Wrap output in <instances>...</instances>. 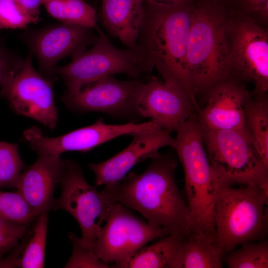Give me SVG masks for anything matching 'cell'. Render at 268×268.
<instances>
[{
    "instance_id": "d590c367",
    "label": "cell",
    "mask_w": 268,
    "mask_h": 268,
    "mask_svg": "<svg viewBox=\"0 0 268 268\" xmlns=\"http://www.w3.org/2000/svg\"></svg>"
},
{
    "instance_id": "44dd1931",
    "label": "cell",
    "mask_w": 268,
    "mask_h": 268,
    "mask_svg": "<svg viewBox=\"0 0 268 268\" xmlns=\"http://www.w3.org/2000/svg\"><path fill=\"white\" fill-rule=\"evenodd\" d=\"M224 256L215 241L190 231L185 235L180 268H220Z\"/></svg>"
},
{
    "instance_id": "2e32d148",
    "label": "cell",
    "mask_w": 268,
    "mask_h": 268,
    "mask_svg": "<svg viewBox=\"0 0 268 268\" xmlns=\"http://www.w3.org/2000/svg\"><path fill=\"white\" fill-rule=\"evenodd\" d=\"M195 110L185 92L156 78L145 84L138 105L140 117L149 118L161 129L171 133L194 116Z\"/></svg>"
},
{
    "instance_id": "1f68e13d",
    "label": "cell",
    "mask_w": 268,
    "mask_h": 268,
    "mask_svg": "<svg viewBox=\"0 0 268 268\" xmlns=\"http://www.w3.org/2000/svg\"><path fill=\"white\" fill-rule=\"evenodd\" d=\"M239 7V10L248 15L257 14L261 9L268 4V0H231Z\"/></svg>"
},
{
    "instance_id": "e575fe53",
    "label": "cell",
    "mask_w": 268,
    "mask_h": 268,
    "mask_svg": "<svg viewBox=\"0 0 268 268\" xmlns=\"http://www.w3.org/2000/svg\"><path fill=\"white\" fill-rule=\"evenodd\" d=\"M215 0L222 3V2H225V1H229V0Z\"/></svg>"
},
{
    "instance_id": "6da1fadb",
    "label": "cell",
    "mask_w": 268,
    "mask_h": 268,
    "mask_svg": "<svg viewBox=\"0 0 268 268\" xmlns=\"http://www.w3.org/2000/svg\"><path fill=\"white\" fill-rule=\"evenodd\" d=\"M142 173L132 171L103 191L114 202L140 212L151 225L170 233L190 232V211L177 186V160L169 154L157 153Z\"/></svg>"
},
{
    "instance_id": "d6986e66",
    "label": "cell",
    "mask_w": 268,
    "mask_h": 268,
    "mask_svg": "<svg viewBox=\"0 0 268 268\" xmlns=\"http://www.w3.org/2000/svg\"><path fill=\"white\" fill-rule=\"evenodd\" d=\"M102 23L107 31L134 49L143 15L144 0H102Z\"/></svg>"
},
{
    "instance_id": "83f0119b",
    "label": "cell",
    "mask_w": 268,
    "mask_h": 268,
    "mask_svg": "<svg viewBox=\"0 0 268 268\" xmlns=\"http://www.w3.org/2000/svg\"><path fill=\"white\" fill-rule=\"evenodd\" d=\"M39 19V16L30 14L12 0H0V29H24Z\"/></svg>"
},
{
    "instance_id": "f546056e",
    "label": "cell",
    "mask_w": 268,
    "mask_h": 268,
    "mask_svg": "<svg viewBox=\"0 0 268 268\" xmlns=\"http://www.w3.org/2000/svg\"><path fill=\"white\" fill-rule=\"evenodd\" d=\"M27 226L0 217V257L18 245L28 232Z\"/></svg>"
},
{
    "instance_id": "4dcf8cb0",
    "label": "cell",
    "mask_w": 268,
    "mask_h": 268,
    "mask_svg": "<svg viewBox=\"0 0 268 268\" xmlns=\"http://www.w3.org/2000/svg\"><path fill=\"white\" fill-rule=\"evenodd\" d=\"M24 62L0 41V91L7 78L17 72Z\"/></svg>"
},
{
    "instance_id": "8992f818",
    "label": "cell",
    "mask_w": 268,
    "mask_h": 268,
    "mask_svg": "<svg viewBox=\"0 0 268 268\" xmlns=\"http://www.w3.org/2000/svg\"><path fill=\"white\" fill-rule=\"evenodd\" d=\"M201 129L207 157L218 180L229 186H256L268 192V167L249 134Z\"/></svg>"
},
{
    "instance_id": "cb8c5ba5",
    "label": "cell",
    "mask_w": 268,
    "mask_h": 268,
    "mask_svg": "<svg viewBox=\"0 0 268 268\" xmlns=\"http://www.w3.org/2000/svg\"><path fill=\"white\" fill-rule=\"evenodd\" d=\"M47 214L37 216L33 231L27 241L17 267L22 268H42L44 266L47 232Z\"/></svg>"
},
{
    "instance_id": "52a82bcc",
    "label": "cell",
    "mask_w": 268,
    "mask_h": 268,
    "mask_svg": "<svg viewBox=\"0 0 268 268\" xmlns=\"http://www.w3.org/2000/svg\"><path fill=\"white\" fill-rule=\"evenodd\" d=\"M225 34L230 77L254 82L252 95L268 90V31L250 15L237 10L229 12Z\"/></svg>"
},
{
    "instance_id": "ac0fdd59",
    "label": "cell",
    "mask_w": 268,
    "mask_h": 268,
    "mask_svg": "<svg viewBox=\"0 0 268 268\" xmlns=\"http://www.w3.org/2000/svg\"><path fill=\"white\" fill-rule=\"evenodd\" d=\"M38 156L21 173L15 187L37 216L53 209L54 193L60 183L64 163L60 157Z\"/></svg>"
},
{
    "instance_id": "4fadbf2b",
    "label": "cell",
    "mask_w": 268,
    "mask_h": 268,
    "mask_svg": "<svg viewBox=\"0 0 268 268\" xmlns=\"http://www.w3.org/2000/svg\"><path fill=\"white\" fill-rule=\"evenodd\" d=\"M145 84L108 76L83 86L78 92L66 93L62 100L70 110L99 112L114 117L138 116V105Z\"/></svg>"
},
{
    "instance_id": "d4e9b609",
    "label": "cell",
    "mask_w": 268,
    "mask_h": 268,
    "mask_svg": "<svg viewBox=\"0 0 268 268\" xmlns=\"http://www.w3.org/2000/svg\"><path fill=\"white\" fill-rule=\"evenodd\" d=\"M239 248L225 254L224 261L229 268H268V243L266 240L243 243Z\"/></svg>"
},
{
    "instance_id": "484cf974",
    "label": "cell",
    "mask_w": 268,
    "mask_h": 268,
    "mask_svg": "<svg viewBox=\"0 0 268 268\" xmlns=\"http://www.w3.org/2000/svg\"><path fill=\"white\" fill-rule=\"evenodd\" d=\"M37 216L18 191H0V217L13 222L28 225Z\"/></svg>"
},
{
    "instance_id": "9a60e30c",
    "label": "cell",
    "mask_w": 268,
    "mask_h": 268,
    "mask_svg": "<svg viewBox=\"0 0 268 268\" xmlns=\"http://www.w3.org/2000/svg\"><path fill=\"white\" fill-rule=\"evenodd\" d=\"M203 95L205 102L197 116L201 128L236 130L249 134L244 105L251 94L242 82L227 78L212 86Z\"/></svg>"
},
{
    "instance_id": "7402d4cb",
    "label": "cell",
    "mask_w": 268,
    "mask_h": 268,
    "mask_svg": "<svg viewBox=\"0 0 268 268\" xmlns=\"http://www.w3.org/2000/svg\"><path fill=\"white\" fill-rule=\"evenodd\" d=\"M246 128L251 140L268 167V101L267 96L251 94L244 105Z\"/></svg>"
},
{
    "instance_id": "ffe728a7",
    "label": "cell",
    "mask_w": 268,
    "mask_h": 268,
    "mask_svg": "<svg viewBox=\"0 0 268 268\" xmlns=\"http://www.w3.org/2000/svg\"><path fill=\"white\" fill-rule=\"evenodd\" d=\"M186 234L172 233L144 246L126 261L113 265L122 268H180Z\"/></svg>"
},
{
    "instance_id": "d6a6232c",
    "label": "cell",
    "mask_w": 268,
    "mask_h": 268,
    "mask_svg": "<svg viewBox=\"0 0 268 268\" xmlns=\"http://www.w3.org/2000/svg\"><path fill=\"white\" fill-rule=\"evenodd\" d=\"M30 14L39 16L42 0H12Z\"/></svg>"
},
{
    "instance_id": "7c38bea8",
    "label": "cell",
    "mask_w": 268,
    "mask_h": 268,
    "mask_svg": "<svg viewBox=\"0 0 268 268\" xmlns=\"http://www.w3.org/2000/svg\"><path fill=\"white\" fill-rule=\"evenodd\" d=\"M151 120L142 123L107 124L103 119L95 123L57 137L45 136L36 127L26 129L24 139L38 155L60 157L67 151L86 152L114 138L124 135H132L139 132L157 129Z\"/></svg>"
},
{
    "instance_id": "5b68a950",
    "label": "cell",
    "mask_w": 268,
    "mask_h": 268,
    "mask_svg": "<svg viewBox=\"0 0 268 268\" xmlns=\"http://www.w3.org/2000/svg\"><path fill=\"white\" fill-rule=\"evenodd\" d=\"M268 192L253 185L234 188L217 180L215 242L224 255L241 244L261 241L268 228Z\"/></svg>"
},
{
    "instance_id": "603a6c76",
    "label": "cell",
    "mask_w": 268,
    "mask_h": 268,
    "mask_svg": "<svg viewBox=\"0 0 268 268\" xmlns=\"http://www.w3.org/2000/svg\"><path fill=\"white\" fill-rule=\"evenodd\" d=\"M48 13L62 23L89 27L96 31L95 10L84 0H42Z\"/></svg>"
},
{
    "instance_id": "e0dca14e",
    "label": "cell",
    "mask_w": 268,
    "mask_h": 268,
    "mask_svg": "<svg viewBox=\"0 0 268 268\" xmlns=\"http://www.w3.org/2000/svg\"><path fill=\"white\" fill-rule=\"evenodd\" d=\"M171 134L164 129L137 132L132 135L131 143L120 152L104 161L89 164L95 175L96 185L119 182L136 164L151 158L163 147H172L174 137Z\"/></svg>"
},
{
    "instance_id": "7a4b0ae2",
    "label": "cell",
    "mask_w": 268,
    "mask_h": 268,
    "mask_svg": "<svg viewBox=\"0 0 268 268\" xmlns=\"http://www.w3.org/2000/svg\"><path fill=\"white\" fill-rule=\"evenodd\" d=\"M144 5V15L133 50L145 72L155 68L164 81L197 101L188 72L187 47L194 8L192 3L170 6Z\"/></svg>"
},
{
    "instance_id": "ba28073f",
    "label": "cell",
    "mask_w": 268,
    "mask_h": 268,
    "mask_svg": "<svg viewBox=\"0 0 268 268\" xmlns=\"http://www.w3.org/2000/svg\"><path fill=\"white\" fill-rule=\"evenodd\" d=\"M97 32L98 38L89 50L76 54L70 63L55 69V74L64 81L66 93L75 94L88 84L114 74L135 78L143 73L133 50L118 49L100 28Z\"/></svg>"
},
{
    "instance_id": "277c9868",
    "label": "cell",
    "mask_w": 268,
    "mask_h": 268,
    "mask_svg": "<svg viewBox=\"0 0 268 268\" xmlns=\"http://www.w3.org/2000/svg\"><path fill=\"white\" fill-rule=\"evenodd\" d=\"M176 132L172 147L184 169L190 231L215 241L214 205L217 179L205 151L201 127L194 116Z\"/></svg>"
},
{
    "instance_id": "30bf717a",
    "label": "cell",
    "mask_w": 268,
    "mask_h": 268,
    "mask_svg": "<svg viewBox=\"0 0 268 268\" xmlns=\"http://www.w3.org/2000/svg\"><path fill=\"white\" fill-rule=\"evenodd\" d=\"M105 221L98 232L93 251L107 264L126 261L148 242L170 234L164 228L139 219L119 202L111 205Z\"/></svg>"
},
{
    "instance_id": "3957f363",
    "label": "cell",
    "mask_w": 268,
    "mask_h": 268,
    "mask_svg": "<svg viewBox=\"0 0 268 268\" xmlns=\"http://www.w3.org/2000/svg\"><path fill=\"white\" fill-rule=\"evenodd\" d=\"M229 12L215 0H199L194 8L187 62L195 95L230 77L225 34Z\"/></svg>"
},
{
    "instance_id": "4316f807",
    "label": "cell",
    "mask_w": 268,
    "mask_h": 268,
    "mask_svg": "<svg viewBox=\"0 0 268 268\" xmlns=\"http://www.w3.org/2000/svg\"><path fill=\"white\" fill-rule=\"evenodd\" d=\"M24 166L18 144L0 140V187H15Z\"/></svg>"
},
{
    "instance_id": "836d02e7",
    "label": "cell",
    "mask_w": 268,
    "mask_h": 268,
    "mask_svg": "<svg viewBox=\"0 0 268 268\" xmlns=\"http://www.w3.org/2000/svg\"><path fill=\"white\" fill-rule=\"evenodd\" d=\"M146 3L159 6H170L190 3L193 0H144Z\"/></svg>"
},
{
    "instance_id": "9c48e42d",
    "label": "cell",
    "mask_w": 268,
    "mask_h": 268,
    "mask_svg": "<svg viewBox=\"0 0 268 268\" xmlns=\"http://www.w3.org/2000/svg\"><path fill=\"white\" fill-rule=\"evenodd\" d=\"M59 184L61 196L55 199L53 209H62L72 215L80 228L82 243L93 250L101 224L115 202L103 190L90 185L80 166L72 160H64Z\"/></svg>"
},
{
    "instance_id": "f1b7e54d",
    "label": "cell",
    "mask_w": 268,
    "mask_h": 268,
    "mask_svg": "<svg viewBox=\"0 0 268 268\" xmlns=\"http://www.w3.org/2000/svg\"><path fill=\"white\" fill-rule=\"evenodd\" d=\"M68 236L72 245V252L64 268H108L110 267L108 264L99 259L93 250L84 245L80 238L72 233H69Z\"/></svg>"
},
{
    "instance_id": "5bb4252c",
    "label": "cell",
    "mask_w": 268,
    "mask_h": 268,
    "mask_svg": "<svg viewBox=\"0 0 268 268\" xmlns=\"http://www.w3.org/2000/svg\"><path fill=\"white\" fill-rule=\"evenodd\" d=\"M93 29L80 25L61 23L36 31L28 36L31 51L37 59L40 71L52 80L55 69L62 59L85 50L97 40Z\"/></svg>"
},
{
    "instance_id": "8fae6325",
    "label": "cell",
    "mask_w": 268,
    "mask_h": 268,
    "mask_svg": "<svg viewBox=\"0 0 268 268\" xmlns=\"http://www.w3.org/2000/svg\"><path fill=\"white\" fill-rule=\"evenodd\" d=\"M52 81L35 70L30 55L21 67L6 80L0 96L7 99L16 114L53 130L57 126L58 112Z\"/></svg>"
}]
</instances>
